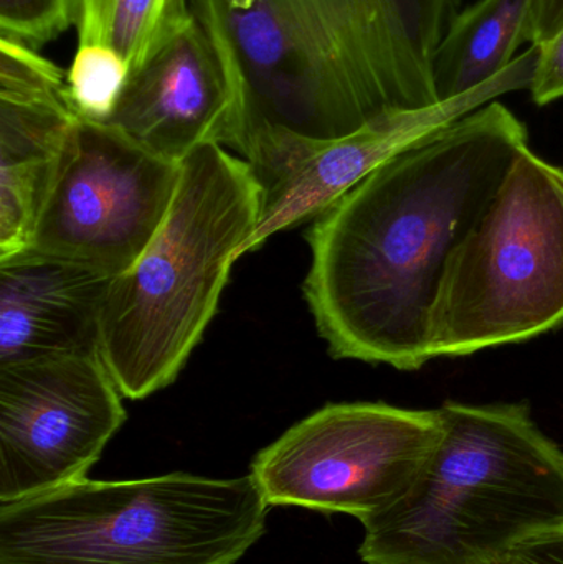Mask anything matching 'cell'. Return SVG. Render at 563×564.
I'll list each match as a JSON object with an SVG mask.
<instances>
[{
	"instance_id": "20",
	"label": "cell",
	"mask_w": 563,
	"mask_h": 564,
	"mask_svg": "<svg viewBox=\"0 0 563 564\" xmlns=\"http://www.w3.org/2000/svg\"><path fill=\"white\" fill-rule=\"evenodd\" d=\"M563 29V0H534L531 46H541Z\"/></svg>"
},
{
	"instance_id": "2",
	"label": "cell",
	"mask_w": 563,
	"mask_h": 564,
	"mask_svg": "<svg viewBox=\"0 0 563 564\" xmlns=\"http://www.w3.org/2000/svg\"><path fill=\"white\" fill-rule=\"evenodd\" d=\"M462 0H192L240 98L234 151L268 131L337 139L439 105L435 58Z\"/></svg>"
},
{
	"instance_id": "3",
	"label": "cell",
	"mask_w": 563,
	"mask_h": 564,
	"mask_svg": "<svg viewBox=\"0 0 563 564\" xmlns=\"http://www.w3.org/2000/svg\"><path fill=\"white\" fill-rule=\"evenodd\" d=\"M443 431L405 496L364 520L367 564H478L563 523V449L526 403L446 401Z\"/></svg>"
},
{
	"instance_id": "11",
	"label": "cell",
	"mask_w": 563,
	"mask_h": 564,
	"mask_svg": "<svg viewBox=\"0 0 563 564\" xmlns=\"http://www.w3.org/2000/svg\"><path fill=\"white\" fill-rule=\"evenodd\" d=\"M106 124L172 162L208 144L234 151L240 135L237 86L197 19L129 78Z\"/></svg>"
},
{
	"instance_id": "15",
	"label": "cell",
	"mask_w": 563,
	"mask_h": 564,
	"mask_svg": "<svg viewBox=\"0 0 563 564\" xmlns=\"http://www.w3.org/2000/svg\"><path fill=\"white\" fill-rule=\"evenodd\" d=\"M194 20L192 0H76L78 43L108 46L131 76Z\"/></svg>"
},
{
	"instance_id": "13",
	"label": "cell",
	"mask_w": 563,
	"mask_h": 564,
	"mask_svg": "<svg viewBox=\"0 0 563 564\" xmlns=\"http://www.w3.org/2000/svg\"><path fill=\"white\" fill-rule=\"evenodd\" d=\"M112 280L32 250L0 260V365L98 354Z\"/></svg>"
},
{
	"instance_id": "19",
	"label": "cell",
	"mask_w": 563,
	"mask_h": 564,
	"mask_svg": "<svg viewBox=\"0 0 563 564\" xmlns=\"http://www.w3.org/2000/svg\"><path fill=\"white\" fill-rule=\"evenodd\" d=\"M501 560L505 564H563V523L524 536Z\"/></svg>"
},
{
	"instance_id": "16",
	"label": "cell",
	"mask_w": 563,
	"mask_h": 564,
	"mask_svg": "<svg viewBox=\"0 0 563 564\" xmlns=\"http://www.w3.org/2000/svg\"><path fill=\"white\" fill-rule=\"evenodd\" d=\"M66 78L79 118L106 124L118 108L131 69L108 46L78 43Z\"/></svg>"
},
{
	"instance_id": "1",
	"label": "cell",
	"mask_w": 563,
	"mask_h": 564,
	"mask_svg": "<svg viewBox=\"0 0 563 564\" xmlns=\"http://www.w3.org/2000/svg\"><path fill=\"white\" fill-rule=\"evenodd\" d=\"M528 128L491 101L370 172L307 234L304 295L336 358L415 371L450 258L501 187Z\"/></svg>"
},
{
	"instance_id": "10",
	"label": "cell",
	"mask_w": 563,
	"mask_h": 564,
	"mask_svg": "<svg viewBox=\"0 0 563 564\" xmlns=\"http://www.w3.org/2000/svg\"><path fill=\"white\" fill-rule=\"evenodd\" d=\"M101 354L0 365V503L86 479L126 421Z\"/></svg>"
},
{
	"instance_id": "12",
	"label": "cell",
	"mask_w": 563,
	"mask_h": 564,
	"mask_svg": "<svg viewBox=\"0 0 563 564\" xmlns=\"http://www.w3.org/2000/svg\"><path fill=\"white\" fill-rule=\"evenodd\" d=\"M79 119L66 73L0 36V260L29 248Z\"/></svg>"
},
{
	"instance_id": "21",
	"label": "cell",
	"mask_w": 563,
	"mask_h": 564,
	"mask_svg": "<svg viewBox=\"0 0 563 564\" xmlns=\"http://www.w3.org/2000/svg\"><path fill=\"white\" fill-rule=\"evenodd\" d=\"M478 564H505V563H502L501 556H499V558L486 560V562H481Z\"/></svg>"
},
{
	"instance_id": "6",
	"label": "cell",
	"mask_w": 563,
	"mask_h": 564,
	"mask_svg": "<svg viewBox=\"0 0 563 564\" xmlns=\"http://www.w3.org/2000/svg\"><path fill=\"white\" fill-rule=\"evenodd\" d=\"M561 327L563 169L528 145L450 258L430 321V354L465 357Z\"/></svg>"
},
{
	"instance_id": "7",
	"label": "cell",
	"mask_w": 563,
	"mask_h": 564,
	"mask_svg": "<svg viewBox=\"0 0 563 564\" xmlns=\"http://www.w3.org/2000/svg\"><path fill=\"white\" fill-rule=\"evenodd\" d=\"M442 431L440 410L327 404L260 451L250 476L268 506L346 513L364 522L405 496Z\"/></svg>"
},
{
	"instance_id": "18",
	"label": "cell",
	"mask_w": 563,
	"mask_h": 564,
	"mask_svg": "<svg viewBox=\"0 0 563 564\" xmlns=\"http://www.w3.org/2000/svg\"><path fill=\"white\" fill-rule=\"evenodd\" d=\"M535 48L539 52L538 65L529 91L535 105H551L563 98V29Z\"/></svg>"
},
{
	"instance_id": "17",
	"label": "cell",
	"mask_w": 563,
	"mask_h": 564,
	"mask_svg": "<svg viewBox=\"0 0 563 564\" xmlns=\"http://www.w3.org/2000/svg\"><path fill=\"white\" fill-rule=\"evenodd\" d=\"M76 0H0V36L39 50L75 25Z\"/></svg>"
},
{
	"instance_id": "9",
	"label": "cell",
	"mask_w": 563,
	"mask_h": 564,
	"mask_svg": "<svg viewBox=\"0 0 563 564\" xmlns=\"http://www.w3.org/2000/svg\"><path fill=\"white\" fill-rule=\"evenodd\" d=\"M538 55L531 46L501 75L473 91L429 108L390 112L344 138L321 141L268 131L248 139L238 155L260 184L261 212L247 253L267 243L271 235L316 220L370 172L410 145L506 93L531 88Z\"/></svg>"
},
{
	"instance_id": "4",
	"label": "cell",
	"mask_w": 563,
	"mask_h": 564,
	"mask_svg": "<svg viewBox=\"0 0 563 564\" xmlns=\"http://www.w3.org/2000/svg\"><path fill=\"white\" fill-rule=\"evenodd\" d=\"M260 212V184L240 155L208 144L181 162L164 224L102 307L99 354L122 397L141 400L181 373Z\"/></svg>"
},
{
	"instance_id": "8",
	"label": "cell",
	"mask_w": 563,
	"mask_h": 564,
	"mask_svg": "<svg viewBox=\"0 0 563 564\" xmlns=\"http://www.w3.org/2000/svg\"><path fill=\"white\" fill-rule=\"evenodd\" d=\"M178 181L181 162L152 154L112 126L79 119L26 250L119 276L164 224Z\"/></svg>"
},
{
	"instance_id": "14",
	"label": "cell",
	"mask_w": 563,
	"mask_h": 564,
	"mask_svg": "<svg viewBox=\"0 0 563 564\" xmlns=\"http://www.w3.org/2000/svg\"><path fill=\"white\" fill-rule=\"evenodd\" d=\"M534 0H478L453 20L435 58L440 101L458 98L511 66L531 39Z\"/></svg>"
},
{
	"instance_id": "5",
	"label": "cell",
	"mask_w": 563,
	"mask_h": 564,
	"mask_svg": "<svg viewBox=\"0 0 563 564\" xmlns=\"http://www.w3.org/2000/svg\"><path fill=\"white\" fill-rule=\"evenodd\" d=\"M268 507L250 474L83 479L0 503V564H235Z\"/></svg>"
}]
</instances>
